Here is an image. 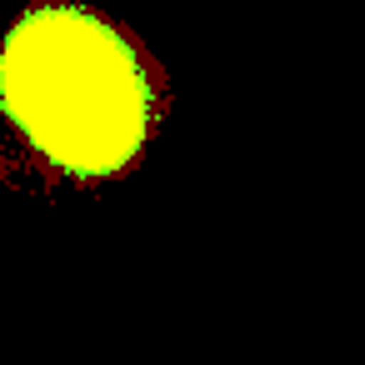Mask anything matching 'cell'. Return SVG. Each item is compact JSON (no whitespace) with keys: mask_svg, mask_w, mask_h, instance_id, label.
<instances>
[{"mask_svg":"<svg viewBox=\"0 0 365 365\" xmlns=\"http://www.w3.org/2000/svg\"><path fill=\"white\" fill-rule=\"evenodd\" d=\"M0 120L56 180H115L155 135L160 81L101 11L36 0L0 36Z\"/></svg>","mask_w":365,"mask_h":365,"instance_id":"6da1fadb","label":"cell"}]
</instances>
